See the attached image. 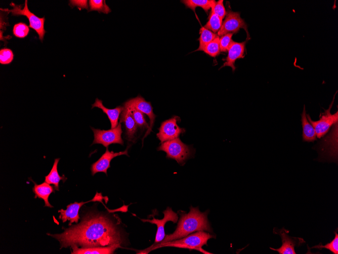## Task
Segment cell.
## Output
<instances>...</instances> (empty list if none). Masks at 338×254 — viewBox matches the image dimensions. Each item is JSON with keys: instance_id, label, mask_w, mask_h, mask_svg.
Instances as JSON below:
<instances>
[{"instance_id": "cell-1", "label": "cell", "mask_w": 338, "mask_h": 254, "mask_svg": "<svg viewBox=\"0 0 338 254\" xmlns=\"http://www.w3.org/2000/svg\"><path fill=\"white\" fill-rule=\"evenodd\" d=\"M48 235L57 239L63 247L76 245L83 248L121 244L120 230L111 220L100 214L88 215L77 225L61 234Z\"/></svg>"}, {"instance_id": "cell-2", "label": "cell", "mask_w": 338, "mask_h": 254, "mask_svg": "<svg viewBox=\"0 0 338 254\" xmlns=\"http://www.w3.org/2000/svg\"><path fill=\"white\" fill-rule=\"evenodd\" d=\"M179 213L180 218L175 231L172 234L165 235L163 240L159 243L180 239L198 231L213 233L207 220V212H201L198 207L190 206L188 213L181 211Z\"/></svg>"}, {"instance_id": "cell-3", "label": "cell", "mask_w": 338, "mask_h": 254, "mask_svg": "<svg viewBox=\"0 0 338 254\" xmlns=\"http://www.w3.org/2000/svg\"><path fill=\"white\" fill-rule=\"evenodd\" d=\"M212 238H215L214 235L205 231H198L180 239L164 243H154L151 246L139 251L137 253H148L153 250L162 247L195 249L203 253H211L203 250L202 247L204 245H206L207 241Z\"/></svg>"}, {"instance_id": "cell-4", "label": "cell", "mask_w": 338, "mask_h": 254, "mask_svg": "<svg viewBox=\"0 0 338 254\" xmlns=\"http://www.w3.org/2000/svg\"><path fill=\"white\" fill-rule=\"evenodd\" d=\"M157 151L165 152L166 158L176 160L181 165H184L193 154V148L183 143L179 137L161 143Z\"/></svg>"}, {"instance_id": "cell-5", "label": "cell", "mask_w": 338, "mask_h": 254, "mask_svg": "<svg viewBox=\"0 0 338 254\" xmlns=\"http://www.w3.org/2000/svg\"><path fill=\"white\" fill-rule=\"evenodd\" d=\"M10 6L13 8L12 9L1 8V10L8 13L11 12L13 16H26L29 21V26L36 31L39 39L42 42L46 32L44 27L45 17L39 18L30 12L28 8V1L26 0L25 1L24 6L22 9V5H18L14 3H11Z\"/></svg>"}, {"instance_id": "cell-6", "label": "cell", "mask_w": 338, "mask_h": 254, "mask_svg": "<svg viewBox=\"0 0 338 254\" xmlns=\"http://www.w3.org/2000/svg\"><path fill=\"white\" fill-rule=\"evenodd\" d=\"M93 131L94 139L92 144H101L106 148L111 144H123L121 137L122 133L121 123L119 122L114 128L109 130H101L91 127Z\"/></svg>"}, {"instance_id": "cell-7", "label": "cell", "mask_w": 338, "mask_h": 254, "mask_svg": "<svg viewBox=\"0 0 338 254\" xmlns=\"http://www.w3.org/2000/svg\"><path fill=\"white\" fill-rule=\"evenodd\" d=\"M180 121L179 117L174 116L161 123L158 128L159 132L156 134L160 143L177 138L180 134L185 132V129L179 127L177 124Z\"/></svg>"}, {"instance_id": "cell-8", "label": "cell", "mask_w": 338, "mask_h": 254, "mask_svg": "<svg viewBox=\"0 0 338 254\" xmlns=\"http://www.w3.org/2000/svg\"><path fill=\"white\" fill-rule=\"evenodd\" d=\"M333 101L334 98L328 109L325 110V112L321 115L318 121H312L309 115H307V118L314 127L316 137L318 138L325 135L333 124L337 123L338 112H336L333 114L330 113Z\"/></svg>"}, {"instance_id": "cell-9", "label": "cell", "mask_w": 338, "mask_h": 254, "mask_svg": "<svg viewBox=\"0 0 338 254\" xmlns=\"http://www.w3.org/2000/svg\"><path fill=\"white\" fill-rule=\"evenodd\" d=\"M240 28H243L248 36L247 25L244 20L241 18L240 13L237 12L229 11L222 24L220 29L218 32V35L221 37L230 33H236Z\"/></svg>"}, {"instance_id": "cell-10", "label": "cell", "mask_w": 338, "mask_h": 254, "mask_svg": "<svg viewBox=\"0 0 338 254\" xmlns=\"http://www.w3.org/2000/svg\"><path fill=\"white\" fill-rule=\"evenodd\" d=\"M123 105L124 107L136 108L143 114H146L149 117L150 124L149 128L145 134V136L144 137V138L152 131L155 119L156 117V116L153 113V107L150 102L146 101L141 95H138L135 98L128 100L124 103Z\"/></svg>"}, {"instance_id": "cell-11", "label": "cell", "mask_w": 338, "mask_h": 254, "mask_svg": "<svg viewBox=\"0 0 338 254\" xmlns=\"http://www.w3.org/2000/svg\"><path fill=\"white\" fill-rule=\"evenodd\" d=\"M274 233L280 235L282 239V244L278 248H270L278 252L279 254H296L294 250L295 246H299L305 242L302 238L290 237L288 235L289 231L284 228L280 230L274 228Z\"/></svg>"}, {"instance_id": "cell-12", "label": "cell", "mask_w": 338, "mask_h": 254, "mask_svg": "<svg viewBox=\"0 0 338 254\" xmlns=\"http://www.w3.org/2000/svg\"><path fill=\"white\" fill-rule=\"evenodd\" d=\"M164 217L161 220L156 219L153 217L152 220L141 219L143 222H148L155 224L157 226V229L155 236L154 241L155 243H157L162 241L165 237L164 226L167 222L171 221L176 223L178 221V215L177 213L174 212L171 207L167 208L163 211Z\"/></svg>"}, {"instance_id": "cell-13", "label": "cell", "mask_w": 338, "mask_h": 254, "mask_svg": "<svg viewBox=\"0 0 338 254\" xmlns=\"http://www.w3.org/2000/svg\"><path fill=\"white\" fill-rule=\"evenodd\" d=\"M102 198L101 194L97 193L95 197L90 201L79 203L75 202L73 203H71L67 206L66 209H61L58 210V212L60 213L59 218L62 219L63 223L69 221V225H71L73 222L77 223L79 219V210L82 205L90 202L97 201L102 202Z\"/></svg>"}, {"instance_id": "cell-14", "label": "cell", "mask_w": 338, "mask_h": 254, "mask_svg": "<svg viewBox=\"0 0 338 254\" xmlns=\"http://www.w3.org/2000/svg\"><path fill=\"white\" fill-rule=\"evenodd\" d=\"M125 155L129 156L128 154V149L124 151L117 153H114L113 151H109L108 148H106L105 152L101 157L91 165L92 175L93 176L98 172H104L106 175L107 169L110 168V162L114 158Z\"/></svg>"}, {"instance_id": "cell-15", "label": "cell", "mask_w": 338, "mask_h": 254, "mask_svg": "<svg viewBox=\"0 0 338 254\" xmlns=\"http://www.w3.org/2000/svg\"><path fill=\"white\" fill-rule=\"evenodd\" d=\"M247 41L243 42H236L233 41L228 50V55L220 68L225 66H230L232 71H234L236 67L235 66V61L239 58H243L244 57L245 45Z\"/></svg>"}, {"instance_id": "cell-16", "label": "cell", "mask_w": 338, "mask_h": 254, "mask_svg": "<svg viewBox=\"0 0 338 254\" xmlns=\"http://www.w3.org/2000/svg\"><path fill=\"white\" fill-rule=\"evenodd\" d=\"M119 122L124 124L127 139L129 141H133L136 137L138 126L130 108L124 107L121 113Z\"/></svg>"}, {"instance_id": "cell-17", "label": "cell", "mask_w": 338, "mask_h": 254, "mask_svg": "<svg viewBox=\"0 0 338 254\" xmlns=\"http://www.w3.org/2000/svg\"><path fill=\"white\" fill-rule=\"evenodd\" d=\"M92 106V108L98 107L101 109L103 112L107 116L110 122L111 128H114L118 125L119 118L124 110V106H118L114 108H108L103 104L102 100L98 98L96 99Z\"/></svg>"}, {"instance_id": "cell-18", "label": "cell", "mask_w": 338, "mask_h": 254, "mask_svg": "<svg viewBox=\"0 0 338 254\" xmlns=\"http://www.w3.org/2000/svg\"><path fill=\"white\" fill-rule=\"evenodd\" d=\"M72 254H111L115 250L121 247L120 244H113L106 246H97L92 247H78L76 245L71 246Z\"/></svg>"}, {"instance_id": "cell-19", "label": "cell", "mask_w": 338, "mask_h": 254, "mask_svg": "<svg viewBox=\"0 0 338 254\" xmlns=\"http://www.w3.org/2000/svg\"><path fill=\"white\" fill-rule=\"evenodd\" d=\"M33 183L34 185L32 188V191L35 194L34 198L38 197L44 200L45 206L53 207L49 202V197L54 192V187L46 182L39 185Z\"/></svg>"}, {"instance_id": "cell-20", "label": "cell", "mask_w": 338, "mask_h": 254, "mask_svg": "<svg viewBox=\"0 0 338 254\" xmlns=\"http://www.w3.org/2000/svg\"><path fill=\"white\" fill-rule=\"evenodd\" d=\"M301 121L303 128L302 137L304 141L312 142L316 140L315 130L307 118L305 106L301 115Z\"/></svg>"}, {"instance_id": "cell-21", "label": "cell", "mask_w": 338, "mask_h": 254, "mask_svg": "<svg viewBox=\"0 0 338 254\" xmlns=\"http://www.w3.org/2000/svg\"><path fill=\"white\" fill-rule=\"evenodd\" d=\"M59 160L60 158L55 159L53 165L50 173L45 177V182L49 184L54 185L55 189L57 191L59 190V184L60 181L62 180L64 182L67 179V178L64 175L61 176L58 173L57 166Z\"/></svg>"}, {"instance_id": "cell-22", "label": "cell", "mask_w": 338, "mask_h": 254, "mask_svg": "<svg viewBox=\"0 0 338 254\" xmlns=\"http://www.w3.org/2000/svg\"><path fill=\"white\" fill-rule=\"evenodd\" d=\"M181 2L185 6L195 12L196 7L202 8L206 13L208 12L215 5L216 2L214 0H182Z\"/></svg>"}, {"instance_id": "cell-23", "label": "cell", "mask_w": 338, "mask_h": 254, "mask_svg": "<svg viewBox=\"0 0 338 254\" xmlns=\"http://www.w3.org/2000/svg\"><path fill=\"white\" fill-rule=\"evenodd\" d=\"M200 37L198 39L199 46L196 51H202L209 43L215 39L218 35L212 31L202 27L199 30Z\"/></svg>"}, {"instance_id": "cell-24", "label": "cell", "mask_w": 338, "mask_h": 254, "mask_svg": "<svg viewBox=\"0 0 338 254\" xmlns=\"http://www.w3.org/2000/svg\"><path fill=\"white\" fill-rule=\"evenodd\" d=\"M222 24V20L211 9L208 20L204 27L215 33L219 31L221 27Z\"/></svg>"}, {"instance_id": "cell-25", "label": "cell", "mask_w": 338, "mask_h": 254, "mask_svg": "<svg viewBox=\"0 0 338 254\" xmlns=\"http://www.w3.org/2000/svg\"><path fill=\"white\" fill-rule=\"evenodd\" d=\"M88 2L90 7L89 12L96 11L99 13H103L107 14L111 11L110 8L106 4L105 1L90 0Z\"/></svg>"}, {"instance_id": "cell-26", "label": "cell", "mask_w": 338, "mask_h": 254, "mask_svg": "<svg viewBox=\"0 0 338 254\" xmlns=\"http://www.w3.org/2000/svg\"><path fill=\"white\" fill-rule=\"evenodd\" d=\"M220 37L218 36L213 41L207 44L202 49L208 55L215 57L220 53Z\"/></svg>"}, {"instance_id": "cell-27", "label": "cell", "mask_w": 338, "mask_h": 254, "mask_svg": "<svg viewBox=\"0 0 338 254\" xmlns=\"http://www.w3.org/2000/svg\"><path fill=\"white\" fill-rule=\"evenodd\" d=\"M29 28L25 23L19 22L15 24L13 28V33L18 38H24L29 33Z\"/></svg>"}, {"instance_id": "cell-28", "label": "cell", "mask_w": 338, "mask_h": 254, "mask_svg": "<svg viewBox=\"0 0 338 254\" xmlns=\"http://www.w3.org/2000/svg\"><path fill=\"white\" fill-rule=\"evenodd\" d=\"M130 109L131 111L132 116L137 126L140 128H145L148 129L149 126L145 120L144 114L134 108Z\"/></svg>"}, {"instance_id": "cell-29", "label": "cell", "mask_w": 338, "mask_h": 254, "mask_svg": "<svg viewBox=\"0 0 338 254\" xmlns=\"http://www.w3.org/2000/svg\"><path fill=\"white\" fill-rule=\"evenodd\" d=\"M312 248H315L317 249H321L322 248H325L329 250L334 254L338 253V234L336 232H335V237L329 243L326 244L324 245H322L320 244L317 245L316 246H313Z\"/></svg>"}, {"instance_id": "cell-30", "label": "cell", "mask_w": 338, "mask_h": 254, "mask_svg": "<svg viewBox=\"0 0 338 254\" xmlns=\"http://www.w3.org/2000/svg\"><path fill=\"white\" fill-rule=\"evenodd\" d=\"M14 59L13 51L7 48L1 49L0 50V63L8 64L11 63Z\"/></svg>"}, {"instance_id": "cell-31", "label": "cell", "mask_w": 338, "mask_h": 254, "mask_svg": "<svg viewBox=\"0 0 338 254\" xmlns=\"http://www.w3.org/2000/svg\"><path fill=\"white\" fill-rule=\"evenodd\" d=\"M233 33H230L221 36L220 38L219 44L221 52H226L228 51L230 45L233 42L232 37Z\"/></svg>"}, {"instance_id": "cell-32", "label": "cell", "mask_w": 338, "mask_h": 254, "mask_svg": "<svg viewBox=\"0 0 338 254\" xmlns=\"http://www.w3.org/2000/svg\"><path fill=\"white\" fill-rule=\"evenodd\" d=\"M220 18L221 20L225 17L227 14L226 9L223 4V0H219L216 3L215 5L211 9Z\"/></svg>"}, {"instance_id": "cell-33", "label": "cell", "mask_w": 338, "mask_h": 254, "mask_svg": "<svg viewBox=\"0 0 338 254\" xmlns=\"http://www.w3.org/2000/svg\"><path fill=\"white\" fill-rule=\"evenodd\" d=\"M69 5L71 7L76 6L80 10L81 9L88 10V1H70Z\"/></svg>"}]
</instances>
